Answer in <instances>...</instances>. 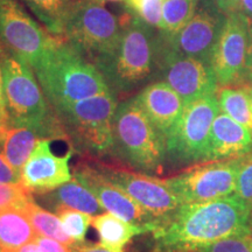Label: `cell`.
Masks as SVG:
<instances>
[{
	"label": "cell",
	"instance_id": "1",
	"mask_svg": "<svg viewBox=\"0 0 252 252\" xmlns=\"http://www.w3.org/2000/svg\"><path fill=\"white\" fill-rule=\"evenodd\" d=\"M252 206L237 194L201 203H184L159 220L152 252H198L220 239L252 235Z\"/></svg>",
	"mask_w": 252,
	"mask_h": 252
},
{
	"label": "cell",
	"instance_id": "2",
	"mask_svg": "<svg viewBox=\"0 0 252 252\" xmlns=\"http://www.w3.org/2000/svg\"><path fill=\"white\" fill-rule=\"evenodd\" d=\"M2 90L7 111V127H30L43 138L65 139L59 116L50 108L33 68L0 46Z\"/></svg>",
	"mask_w": 252,
	"mask_h": 252
},
{
	"label": "cell",
	"instance_id": "3",
	"mask_svg": "<svg viewBox=\"0 0 252 252\" xmlns=\"http://www.w3.org/2000/svg\"><path fill=\"white\" fill-rule=\"evenodd\" d=\"M33 70L55 112L69 104L110 90L94 63L64 39L60 40Z\"/></svg>",
	"mask_w": 252,
	"mask_h": 252
},
{
	"label": "cell",
	"instance_id": "4",
	"mask_svg": "<svg viewBox=\"0 0 252 252\" xmlns=\"http://www.w3.org/2000/svg\"><path fill=\"white\" fill-rule=\"evenodd\" d=\"M153 30L128 13L121 39L112 52L94 62L117 97L138 89L156 69L158 36Z\"/></svg>",
	"mask_w": 252,
	"mask_h": 252
},
{
	"label": "cell",
	"instance_id": "5",
	"mask_svg": "<svg viewBox=\"0 0 252 252\" xmlns=\"http://www.w3.org/2000/svg\"><path fill=\"white\" fill-rule=\"evenodd\" d=\"M128 165L146 173L161 172L166 139L157 130L135 97L118 104L113 119V151Z\"/></svg>",
	"mask_w": 252,
	"mask_h": 252
},
{
	"label": "cell",
	"instance_id": "6",
	"mask_svg": "<svg viewBox=\"0 0 252 252\" xmlns=\"http://www.w3.org/2000/svg\"><path fill=\"white\" fill-rule=\"evenodd\" d=\"M128 13L118 17L105 4L72 0L63 28V39L91 62L111 53L124 31Z\"/></svg>",
	"mask_w": 252,
	"mask_h": 252
},
{
	"label": "cell",
	"instance_id": "7",
	"mask_svg": "<svg viewBox=\"0 0 252 252\" xmlns=\"http://www.w3.org/2000/svg\"><path fill=\"white\" fill-rule=\"evenodd\" d=\"M118 97L111 90L65 106L59 116L65 133L77 146L98 156L113 151V119Z\"/></svg>",
	"mask_w": 252,
	"mask_h": 252
},
{
	"label": "cell",
	"instance_id": "8",
	"mask_svg": "<svg viewBox=\"0 0 252 252\" xmlns=\"http://www.w3.org/2000/svg\"><path fill=\"white\" fill-rule=\"evenodd\" d=\"M220 112L216 94L185 104L180 118L166 135V151L173 161H207L210 130Z\"/></svg>",
	"mask_w": 252,
	"mask_h": 252
},
{
	"label": "cell",
	"instance_id": "9",
	"mask_svg": "<svg viewBox=\"0 0 252 252\" xmlns=\"http://www.w3.org/2000/svg\"><path fill=\"white\" fill-rule=\"evenodd\" d=\"M61 39L43 30L18 0H0V46L33 69Z\"/></svg>",
	"mask_w": 252,
	"mask_h": 252
},
{
	"label": "cell",
	"instance_id": "10",
	"mask_svg": "<svg viewBox=\"0 0 252 252\" xmlns=\"http://www.w3.org/2000/svg\"><path fill=\"white\" fill-rule=\"evenodd\" d=\"M242 158L213 160L187 169L165 182L181 203H201L235 193L236 179Z\"/></svg>",
	"mask_w": 252,
	"mask_h": 252
},
{
	"label": "cell",
	"instance_id": "11",
	"mask_svg": "<svg viewBox=\"0 0 252 252\" xmlns=\"http://www.w3.org/2000/svg\"><path fill=\"white\" fill-rule=\"evenodd\" d=\"M156 68L161 81L180 94L185 104L217 94L219 83L212 67L200 60L176 53L157 37Z\"/></svg>",
	"mask_w": 252,
	"mask_h": 252
},
{
	"label": "cell",
	"instance_id": "12",
	"mask_svg": "<svg viewBox=\"0 0 252 252\" xmlns=\"http://www.w3.org/2000/svg\"><path fill=\"white\" fill-rule=\"evenodd\" d=\"M250 23L241 11L226 15L214 48L210 65L220 87H231L247 77Z\"/></svg>",
	"mask_w": 252,
	"mask_h": 252
},
{
	"label": "cell",
	"instance_id": "13",
	"mask_svg": "<svg viewBox=\"0 0 252 252\" xmlns=\"http://www.w3.org/2000/svg\"><path fill=\"white\" fill-rule=\"evenodd\" d=\"M94 167L105 180L133 198L158 220L168 216L182 204L165 180L104 163H96Z\"/></svg>",
	"mask_w": 252,
	"mask_h": 252
},
{
	"label": "cell",
	"instance_id": "14",
	"mask_svg": "<svg viewBox=\"0 0 252 252\" xmlns=\"http://www.w3.org/2000/svg\"><path fill=\"white\" fill-rule=\"evenodd\" d=\"M225 18L226 15L217 6L198 5L194 17L176 35L169 39L161 35L159 37L179 54L197 59L210 65L214 48L224 26Z\"/></svg>",
	"mask_w": 252,
	"mask_h": 252
},
{
	"label": "cell",
	"instance_id": "15",
	"mask_svg": "<svg viewBox=\"0 0 252 252\" xmlns=\"http://www.w3.org/2000/svg\"><path fill=\"white\" fill-rule=\"evenodd\" d=\"M74 176L96 196L104 210L126 222L147 226L152 231L157 228L159 222L157 217L146 212L127 194L105 180L94 166L86 165L78 167Z\"/></svg>",
	"mask_w": 252,
	"mask_h": 252
},
{
	"label": "cell",
	"instance_id": "16",
	"mask_svg": "<svg viewBox=\"0 0 252 252\" xmlns=\"http://www.w3.org/2000/svg\"><path fill=\"white\" fill-rule=\"evenodd\" d=\"M50 143L52 139L49 138L40 139L21 169V184L31 193H47L72 180L69 165L72 150L58 156L53 152Z\"/></svg>",
	"mask_w": 252,
	"mask_h": 252
},
{
	"label": "cell",
	"instance_id": "17",
	"mask_svg": "<svg viewBox=\"0 0 252 252\" xmlns=\"http://www.w3.org/2000/svg\"><path fill=\"white\" fill-rule=\"evenodd\" d=\"M135 100L165 139L185 108L180 94L163 81L145 87L135 96Z\"/></svg>",
	"mask_w": 252,
	"mask_h": 252
},
{
	"label": "cell",
	"instance_id": "18",
	"mask_svg": "<svg viewBox=\"0 0 252 252\" xmlns=\"http://www.w3.org/2000/svg\"><path fill=\"white\" fill-rule=\"evenodd\" d=\"M252 152V132L220 111L210 130L207 161L243 157Z\"/></svg>",
	"mask_w": 252,
	"mask_h": 252
},
{
	"label": "cell",
	"instance_id": "19",
	"mask_svg": "<svg viewBox=\"0 0 252 252\" xmlns=\"http://www.w3.org/2000/svg\"><path fill=\"white\" fill-rule=\"evenodd\" d=\"M37 195V202L55 213L61 209H74L90 215H98L104 210L96 196L76 179L63 184L54 190Z\"/></svg>",
	"mask_w": 252,
	"mask_h": 252
},
{
	"label": "cell",
	"instance_id": "20",
	"mask_svg": "<svg viewBox=\"0 0 252 252\" xmlns=\"http://www.w3.org/2000/svg\"><path fill=\"white\" fill-rule=\"evenodd\" d=\"M91 224L98 234L99 245L112 252H124V248L135 236L152 232L147 226L126 222L111 213L94 215Z\"/></svg>",
	"mask_w": 252,
	"mask_h": 252
},
{
	"label": "cell",
	"instance_id": "21",
	"mask_svg": "<svg viewBox=\"0 0 252 252\" xmlns=\"http://www.w3.org/2000/svg\"><path fill=\"white\" fill-rule=\"evenodd\" d=\"M36 237L35 229L25 209L13 208L0 212V250L2 252H15Z\"/></svg>",
	"mask_w": 252,
	"mask_h": 252
},
{
	"label": "cell",
	"instance_id": "22",
	"mask_svg": "<svg viewBox=\"0 0 252 252\" xmlns=\"http://www.w3.org/2000/svg\"><path fill=\"white\" fill-rule=\"evenodd\" d=\"M42 135L30 127L8 126L6 130L1 151L6 160L15 171L20 172L30 159Z\"/></svg>",
	"mask_w": 252,
	"mask_h": 252
},
{
	"label": "cell",
	"instance_id": "23",
	"mask_svg": "<svg viewBox=\"0 0 252 252\" xmlns=\"http://www.w3.org/2000/svg\"><path fill=\"white\" fill-rule=\"evenodd\" d=\"M220 111L224 112L252 132V100L247 86L243 88L222 87L217 90Z\"/></svg>",
	"mask_w": 252,
	"mask_h": 252
},
{
	"label": "cell",
	"instance_id": "24",
	"mask_svg": "<svg viewBox=\"0 0 252 252\" xmlns=\"http://www.w3.org/2000/svg\"><path fill=\"white\" fill-rule=\"evenodd\" d=\"M50 34L63 36V28L71 0H21Z\"/></svg>",
	"mask_w": 252,
	"mask_h": 252
},
{
	"label": "cell",
	"instance_id": "25",
	"mask_svg": "<svg viewBox=\"0 0 252 252\" xmlns=\"http://www.w3.org/2000/svg\"><path fill=\"white\" fill-rule=\"evenodd\" d=\"M25 212L30 217L32 225H33V228L35 229L36 234L39 236L56 239V241L68 245L71 249L76 248L78 244H81L65 234L58 215L41 208L35 200H32L25 207Z\"/></svg>",
	"mask_w": 252,
	"mask_h": 252
},
{
	"label": "cell",
	"instance_id": "26",
	"mask_svg": "<svg viewBox=\"0 0 252 252\" xmlns=\"http://www.w3.org/2000/svg\"><path fill=\"white\" fill-rule=\"evenodd\" d=\"M200 0H163L160 35L169 39L180 32L194 17Z\"/></svg>",
	"mask_w": 252,
	"mask_h": 252
},
{
	"label": "cell",
	"instance_id": "27",
	"mask_svg": "<svg viewBox=\"0 0 252 252\" xmlns=\"http://www.w3.org/2000/svg\"><path fill=\"white\" fill-rule=\"evenodd\" d=\"M56 215L65 234L77 243H84L88 229L93 222L90 214L74 209H61L56 212Z\"/></svg>",
	"mask_w": 252,
	"mask_h": 252
},
{
	"label": "cell",
	"instance_id": "28",
	"mask_svg": "<svg viewBox=\"0 0 252 252\" xmlns=\"http://www.w3.org/2000/svg\"><path fill=\"white\" fill-rule=\"evenodd\" d=\"M128 13L140 19L147 26L159 30L162 18L163 0H125Z\"/></svg>",
	"mask_w": 252,
	"mask_h": 252
},
{
	"label": "cell",
	"instance_id": "29",
	"mask_svg": "<svg viewBox=\"0 0 252 252\" xmlns=\"http://www.w3.org/2000/svg\"><path fill=\"white\" fill-rule=\"evenodd\" d=\"M34 200L33 195L23 184H0V212L6 209H25V207Z\"/></svg>",
	"mask_w": 252,
	"mask_h": 252
},
{
	"label": "cell",
	"instance_id": "30",
	"mask_svg": "<svg viewBox=\"0 0 252 252\" xmlns=\"http://www.w3.org/2000/svg\"><path fill=\"white\" fill-rule=\"evenodd\" d=\"M235 194L252 206V152L242 158L236 179Z\"/></svg>",
	"mask_w": 252,
	"mask_h": 252
},
{
	"label": "cell",
	"instance_id": "31",
	"mask_svg": "<svg viewBox=\"0 0 252 252\" xmlns=\"http://www.w3.org/2000/svg\"><path fill=\"white\" fill-rule=\"evenodd\" d=\"M198 252H252V235L220 239Z\"/></svg>",
	"mask_w": 252,
	"mask_h": 252
},
{
	"label": "cell",
	"instance_id": "32",
	"mask_svg": "<svg viewBox=\"0 0 252 252\" xmlns=\"http://www.w3.org/2000/svg\"><path fill=\"white\" fill-rule=\"evenodd\" d=\"M0 184L19 185L21 184V173L9 165L0 147Z\"/></svg>",
	"mask_w": 252,
	"mask_h": 252
},
{
	"label": "cell",
	"instance_id": "33",
	"mask_svg": "<svg viewBox=\"0 0 252 252\" xmlns=\"http://www.w3.org/2000/svg\"><path fill=\"white\" fill-rule=\"evenodd\" d=\"M35 243L39 247L40 252H75L68 245L56 241V239L45 237V236H39L35 238Z\"/></svg>",
	"mask_w": 252,
	"mask_h": 252
},
{
	"label": "cell",
	"instance_id": "34",
	"mask_svg": "<svg viewBox=\"0 0 252 252\" xmlns=\"http://www.w3.org/2000/svg\"><path fill=\"white\" fill-rule=\"evenodd\" d=\"M215 4L225 15L239 11V0H215Z\"/></svg>",
	"mask_w": 252,
	"mask_h": 252
},
{
	"label": "cell",
	"instance_id": "35",
	"mask_svg": "<svg viewBox=\"0 0 252 252\" xmlns=\"http://www.w3.org/2000/svg\"><path fill=\"white\" fill-rule=\"evenodd\" d=\"M0 119L7 125V111H6V104L4 99V90H2V72L1 62H0Z\"/></svg>",
	"mask_w": 252,
	"mask_h": 252
},
{
	"label": "cell",
	"instance_id": "36",
	"mask_svg": "<svg viewBox=\"0 0 252 252\" xmlns=\"http://www.w3.org/2000/svg\"><path fill=\"white\" fill-rule=\"evenodd\" d=\"M75 252H112L108 249L103 248L102 245H91V244H78L76 248L72 249Z\"/></svg>",
	"mask_w": 252,
	"mask_h": 252
},
{
	"label": "cell",
	"instance_id": "37",
	"mask_svg": "<svg viewBox=\"0 0 252 252\" xmlns=\"http://www.w3.org/2000/svg\"><path fill=\"white\" fill-rule=\"evenodd\" d=\"M239 11L243 13L252 25V0H239Z\"/></svg>",
	"mask_w": 252,
	"mask_h": 252
},
{
	"label": "cell",
	"instance_id": "38",
	"mask_svg": "<svg viewBox=\"0 0 252 252\" xmlns=\"http://www.w3.org/2000/svg\"><path fill=\"white\" fill-rule=\"evenodd\" d=\"M247 70H252V25H250V41H249V48L247 55Z\"/></svg>",
	"mask_w": 252,
	"mask_h": 252
},
{
	"label": "cell",
	"instance_id": "39",
	"mask_svg": "<svg viewBox=\"0 0 252 252\" xmlns=\"http://www.w3.org/2000/svg\"><path fill=\"white\" fill-rule=\"evenodd\" d=\"M15 252H40V250H39V247H37V244L35 243V241H33V242H30V243L25 244L24 247L18 249Z\"/></svg>",
	"mask_w": 252,
	"mask_h": 252
},
{
	"label": "cell",
	"instance_id": "40",
	"mask_svg": "<svg viewBox=\"0 0 252 252\" xmlns=\"http://www.w3.org/2000/svg\"><path fill=\"white\" fill-rule=\"evenodd\" d=\"M6 130H7V125H6L5 123L0 119V147L2 146V141H4Z\"/></svg>",
	"mask_w": 252,
	"mask_h": 252
},
{
	"label": "cell",
	"instance_id": "41",
	"mask_svg": "<svg viewBox=\"0 0 252 252\" xmlns=\"http://www.w3.org/2000/svg\"><path fill=\"white\" fill-rule=\"evenodd\" d=\"M94 1L102 2V4H108V2H125V0H94Z\"/></svg>",
	"mask_w": 252,
	"mask_h": 252
},
{
	"label": "cell",
	"instance_id": "42",
	"mask_svg": "<svg viewBox=\"0 0 252 252\" xmlns=\"http://www.w3.org/2000/svg\"><path fill=\"white\" fill-rule=\"evenodd\" d=\"M247 77H248V80L250 81V83H251V86H252V70L248 71V74H247Z\"/></svg>",
	"mask_w": 252,
	"mask_h": 252
},
{
	"label": "cell",
	"instance_id": "43",
	"mask_svg": "<svg viewBox=\"0 0 252 252\" xmlns=\"http://www.w3.org/2000/svg\"><path fill=\"white\" fill-rule=\"evenodd\" d=\"M247 88H248L249 94H250V97H251V100H252V86H247Z\"/></svg>",
	"mask_w": 252,
	"mask_h": 252
},
{
	"label": "cell",
	"instance_id": "44",
	"mask_svg": "<svg viewBox=\"0 0 252 252\" xmlns=\"http://www.w3.org/2000/svg\"><path fill=\"white\" fill-rule=\"evenodd\" d=\"M250 226H251V230H252V213H251V220H250Z\"/></svg>",
	"mask_w": 252,
	"mask_h": 252
},
{
	"label": "cell",
	"instance_id": "45",
	"mask_svg": "<svg viewBox=\"0 0 252 252\" xmlns=\"http://www.w3.org/2000/svg\"><path fill=\"white\" fill-rule=\"evenodd\" d=\"M0 252H2V251H1V250H0Z\"/></svg>",
	"mask_w": 252,
	"mask_h": 252
},
{
	"label": "cell",
	"instance_id": "46",
	"mask_svg": "<svg viewBox=\"0 0 252 252\" xmlns=\"http://www.w3.org/2000/svg\"><path fill=\"white\" fill-rule=\"evenodd\" d=\"M71 1H72V0H71Z\"/></svg>",
	"mask_w": 252,
	"mask_h": 252
}]
</instances>
